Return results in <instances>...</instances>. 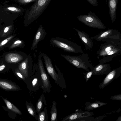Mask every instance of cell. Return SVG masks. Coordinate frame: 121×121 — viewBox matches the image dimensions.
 I'll return each instance as SVG.
<instances>
[{
	"mask_svg": "<svg viewBox=\"0 0 121 121\" xmlns=\"http://www.w3.org/2000/svg\"><path fill=\"white\" fill-rule=\"evenodd\" d=\"M47 34L45 30L42 25L39 27L35 35L31 47V50H34L37 47L38 43L43 39Z\"/></svg>",
	"mask_w": 121,
	"mask_h": 121,
	"instance_id": "obj_12",
	"label": "cell"
},
{
	"mask_svg": "<svg viewBox=\"0 0 121 121\" xmlns=\"http://www.w3.org/2000/svg\"><path fill=\"white\" fill-rule=\"evenodd\" d=\"M99 63L111 61L115 57L121 54V40H109L101 44L96 51Z\"/></svg>",
	"mask_w": 121,
	"mask_h": 121,
	"instance_id": "obj_1",
	"label": "cell"
},
{
	"mask_svg": "<svg viewBox=\"0 0 121 121\" xmlns=\"http://www.w3.org/2000/svg\"><path fill=\"white\" fill-rule=\"evenodd\" d=\"M77 32L81 41L85 46V49L87 50H91L94 46L93 40L91 37L83 31H81L73 28Z\"/></svg>",
	"mask_w": 121,
	"mask_h": 121,
	"instance_id": "obj_9",
	"label": "cell"
},
{
	"mask_svg": "<svg viewBox=\"0 0 121 121\" xmlns=\"http://www.w3.org/2000/svg\"><path fill=\"white\" fill-rule=\"evenodd\" d=\"M22 42L21 40H18L16 41L14 43V44H17L20 43H21Z\"/></svg>",
	"mask_w": 121,
	"mask_h": 121,
	"instance_id": "obj_31",
	"label": "cell"
},
{
	"mask_svg": "<svg viewBox=\"0 0 121 121\" xmlns=\"http://www.w3.org/2000/svg\"><path fill=\"white\" fill-rule=\"evenodd\" d=\"M37 0H16L19 4H22L26 5L29 3L34 2Z\"/></svg>",
	"mask_w": 121,
	"mask_h": 121,
	"instance_id": "obj_23",
	"label": "cell"
},
{
	"mask_svg": "<svg viewBox=\"0 0 121 121\" xmlns=\"http://www.w3.org/2000/svg\"><path fill=\"white\" fill-rule=\"evenodd\" d=\"M52 0H37L26 11L25 20L28 26L37 19L43 13Z\"/></svg>",
	"mask_w": 121,
	"mask_h": 121,
	"instance_id": "obj_2",
	"label": "cell"
},
{
	"mask_svg": "<svg viewBox=\"0 0 121 121\" xmlns=\"http://www.w3.org/2000/svg\"><path fill=\"white\" fill-rule=\"evenodd\" d=\"M11 60L12 62H15L18 60V58L17 57H13L11 58Z\"/></svg>",
	"mask_w": 121,
	"mask_h": 121,
	"instance_id": "obj_27",
	"label": "cell"
},
{
	"mask_svg": "<svg viewBox=\"0 0 121 121\" xmlns=\"http://www.w3.org/2000/svg\"><path fill=\"white\" fill-rule=\"evenodd\" d=\"M93 38L96 41L104 42L109 40H121V34L117 30L109 29L101 32Z\"/></svg>",
	"mask_w": 121,
	"mask_h": 121,
	"instance_id": "obj_5",
	"label": "cell"
},
{
	"mask_svg": "<svg viewBox=\"0 0 121 121\" xmlns=\"http://www.w3.org/2000/svg\"><path fill=\"white\" fill-rule=\"evenodd\" d=\"M0 87L8 91H15L20 90L19 87L15 84L5 80H0Z\"/></svg>",
	"mask_w": 121,
	"mask_h": 121,
	"instance_id": "obj_14",
	"label": "cell"
},
{
	"mask_svg": "<svg viewBox=\"0 0 121 121\" xmlns=\"http://www.w3.org/2000/svg\"><path fill=\"white\" fill-rule=\"evenodd\" d=\"M8 108L13 112L19 115H21V111L15 106L7 99L2 97Z\"/></svg>",
	"mask_w": 121,
	"mask_h": 121,
	"instance_id": "obj_16",
	"label": "cell"
},
{
	"mask_svg": "<svg viewBox=\"0 0 121 121\" xmlns=\"http://www.w3.org/2000/svg\"><path fill=\"white\" fill-rule=\"evenodd\" d=\"M32 62L31 56H29V57L26 58L22 62L20 66L19 69L21 72L26 78H27L28 75L29 65Z\"/></svg>",
	"mask_w": 121,
	"mask_h": 121,
	"instance_id": "obj_13",
	"label": "cell"
},
{
	"mask_svg": "<svg viewBox=\"0 0 121 121\" xmlns=\"http://www.w3.org/2000/svg\"><path fill=\"white\" fill-rule=\"evenodd\" d=\"M8 40H5L2 41L1 43V45H3L5 44L8 42Z\"/></svg>",
	"mask_w": 121,
	"mask_h": 121,
	"instance_id": "obj_29",
	"label": "cell"
},
{
	"mask_svg": "<svg viewBox=\"0 0 121 121\" xmlns=\"http://www.w3.org/2000/svg\"><path fill=\"white\" fill-rule=\"evenodd\" d=\"M121 73V67L111 71L100 83L98 86L99 88L102 89L105 87L114 80L119 77Z\"/></svg>",
	"mask_w": 121,
	"mask_h": 121,
	"instance_id": "obj_8",
	"label": "cell"
},
{
	"mask_svg": "<svg viewBox=\"0 0 121 121\" xmlns=\"http://www.w3.org/2000/svg\"><path fill=\"white\" fill-rule=\"evenodd\" d=\"M93 73V71L91 69V70L86 73H83V74L84 75V77L86 81L87 82L89 78L91 77Z\"/></svg>",
	"mask_w": 121,
	"mask_h": 121,
	"instance_id": "obj_21",
	"label": "cell"
},
{
	"mask_svg": "<svg viewBox=\"0 0 121 121\" xmlns=\"http://www.w3.org/2000/svg\"><path fill=\"white\" fill-rule=\"evenodd\" d=\"M45 101V97L43 94L41 95L37 102L36 105V111L38 114L41 112L42 109L43 103Z\"/></svg>",
	"mask_w": 121,
	"mask_h": 121,
	"instance_id": "obj_19",
	"label": "cell"
},
{
	"mask_svg": "<svg viewBox=\"0 0 121 121\" xmlns=\"http://www.w3.org/2000/svg\"><path fill=\"white\" fill-rule=\"evenodd\" d=\"M9 28L8 27H6L4 30V32L5 33L7 32L9 30Z\"/></svg>",
	"mask_w": 121,
	"mask_h": 121,
	"instance_id": "obj_32",
	"label": "cell"
},
{
	"mask_svg": "<svg viewBox=\"0 0 121 121\" xmlns=\"http://www.w3.org/2000/svg\"><path fill=\"white\" fill-rule=\"evenodd\" d=\"M61 56L76 67L89 71L93 66L87 53L84 52L77 56L62 54Z\"/></svg>",
	"mask_w": 121,
	"mask_h": 121,
	"instance_id": "obj_3",
	"label": "cell"
},
{
	"mask_svg": "<svg viewBox=\"0 0 121 121\" xmlns=\"http://www.w3.org/2000/svg\"><path fill=\"white\" fill-rule=\"evenodd\" d=\"M5 66L4 65H2L0 66V71L3 70L5 68Z\"/></svg>",
	"mask_w": 121,
	"mask_h": 121,
	"instance_id": "obj_30",
	"label": "cell"
},
{
	"mask_svg": "<svg viewBox=\"0 0 121 121\" xmlns=\"http://www.w3.org/2000/svg\"><path fill=\"white\" fill-rule=\"evenodd\" d=\"M8 11L15 12L19 13L22 11V9L14 7H9L6 8Z\"/></svg>",
	"mask_w": 121,
	"mask_h": 121,
	"instance_id": "obj_22",
	"label": "cell"
},
{
	"mask_svg": "<svg viewBox=\"0 0 121 121\" xmlns=\"http://www.w3.org/2000/svg\"><path fill=\"white\" fill-rule=\"evenodd\" d=\"M37 78H35L33 80L32 82V84L33 86H35L36 84H37Z\"/></svg>",
	"mask_w": 121,
	"mask_h": 121,
	"instance_id": "obj_28",
	"label": "cell"
},
{
	"mask_svg": "<svg viewBox=\"0 0 121 121\" xmlns=\"http://www.w3.org/2000/svg\"><path fill=\"white\" fill-rule=\"evenodd\" d=\"M110 6L111 7L114 8L116 6V3L115 1L112 0L110 2Z\"/></svg>",
	"mask_w": 121,
	"mask_h": 121,
	"instance_id": "obj_26",
	"label": "cell"
},
{
	"mask_svg": "<svg viewBox=\"0 0 121 121\" xmlns=\"http://www.w3.org/2000/svg\"><path fill=\"white\" fill-rule=\"evenodd\" d=\"M121 95H115L113 96H112L111 97V99H112L121 100Z\"/></svg>",
	"mask_w": 121,
	"mask_h": 121,
	"instance_id": "obj_24",
	"label": "cell"
},
{
	"mask_svg": "<svg viewBox=\"0 0 121 121\" xmlns=\"http://www.w3.org/2000/svg\"><path fill=\"white\" fill-rule=\"evenodd\" d=\"M41 54L39 56L38 65L41 74V78L42 81L44 92H50L51 87L49 77L46 73L42 62Z\"/></svg>",
	"mask_w": 121,
	"mask_h": 121,
	"instance_id": "obj_6",
	"label": "cell"
},
{
	"mask_svg": "<svg viewBox=\"0 0 121 121\" xmlns=\"http://www.w3.org/2000/svg\"><path fill=\"white\" fill-rule=\"evenodd\" d=\"M93 71L92 75H107L111 71V67L109 64L99 63L91 69Z\"/></svg>",
	"mask_w": 121,
	"mask_h": 121,
	"instance_id": "obj_10",
	"label": "cell"
},
{
	"mask_svg": "<svg viewBox=\"0 0 121 121\" xmlns=\"http://www.w3.org/2000/svg\"><path fill=\"white\" fill-rule=\"evenodd\" d=\"M93 114L92 112L87 111L77 112L65 117L61 121H77L78 119H82L83 118L91 116Z\"/></svg>",
	"mask_w": 121,
	"mask_h": 121,
	"instance_id": "obj_11",
	"label": "cell"
},
{
	"mask_svg": "<svg viewBox=\"0 0 121 121\" xmlns=\"http://www.w3.org/2000/svg\"><path fill=\"white\" fill-rule=\"evenodd\" d=\"M38 121H48V117L47 112V107H45L44 110L38 114Z\"/></svg>",
	"mask_w": 121,
	"mask_h": 121,
	"instance_id": "obj_20",
	"label": "cell"
},
{
	"mask_svg": "<svg viewBox=\"0 0 121 121\" xmlns=\"http://www.w3.org/2000/svg\"><path fill=\"white\" fill-rule=\"evenodd\" d=\"M50 44L68 52L82 54L84 52L80 46L70 41L62 38H52Z\"/></svg>",
	"mask_w": 121,
	"mask_h": 121,
	"instance_id": "obj_4",
	"label": "cell"
},
{
	"mask_svg": "<svg viewBox=\"0 0 121 121\" xmlns=\"http://www.w3.org/2000/svg\"><path fill=\"white\" fill-rule=\"evenodd\" d=\"M107 104L106 103L97 101L95 102L92 103L87 102L85 104L86 106L85 108V109L88 111L91 110L105 105Z\"/></svg>",
	"mask_w": 121,
	"mask_h": 121,
	"instance_id": "obj_15",
	"label": "cell"
},
{
	"mask_svg": "<svg viewBox=\"0 0 121 121\" xmlns=\"http://www.w3.org/2000/svg\"><path fill=\"white\" fill-rule=\"evenodd\" d=\"M56 104V101L54 100L53 101L50 111V113L51 114V121H57Z\"/></svg>",
	"mask_w": 121,
	"mask_h": 121,
	"instance_id": "obj_17",
	"label": "cell"
},
{
	"mask_svg": "<svg viewBox=\"0 0 121 121\" xmlns=\"http://www.w3.org/2000/svg\"><path fill=\"white\" fill-rule=\"evenodd\" d=\"M26 105L27 110L31 116L34 117L37 121H38V116L36 114V110L33 105L27 102L26 103Z\"/></svg>",
	"mask_w": 121,
	"mask_h": 121,
	"instance_id": "obj_18",
	"label": "cell"
},
{
	"mask_svg": "<svg viewBox=\"0 0 121 121\" xmlns=\"http://www.w3.org/2000/svg\"><path fill=\"white\" fill-rule=\"evenodd\" d=\"M44 60V63L48 73L51 76L57 84L60 85L59 82L61 80L58 77L52 64V61L46 54L41 53Z\"/></svg>",
	"mask_w": 121,
	"mask_h": 121,
	"instance_id": "obj_7",
	"label": "cell"
},
{
	"mask_svg": "<svg viewBox=\"0 0 121 121\" xmlns=\"http://www.w3.org/2000/svg\"><path fill=\"white\" fill-rule=\"evenodd\" d=\"M16 73L17 75L22 79L23 80L25 79L26 77L21 72L17 71L16 72Z\"/></svg>",
	"mask_w": 121,
	"mask_h": 121,
	"instance_id": "obj_25",
	"label": "cell"
}]
</instances>
